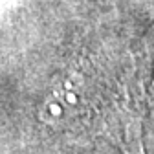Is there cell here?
Wrapping results in <instances>:
<instances>
[{
	"label": "cell",
	"mask_w": 154,
	"mask_h": 154,
	"mask_svg": "<svg viewBox=\"0 0 154 154\" xmlns=\"http://www.w3.org/2000/svg\"><path fill=\"white\" fill-rule=\"evenodd\" d=\"M127 154H145V149H143L141 145H138L136 150H127Z\"/></svg>",
	"instance_id": "obj_1"
}]
</instances>
